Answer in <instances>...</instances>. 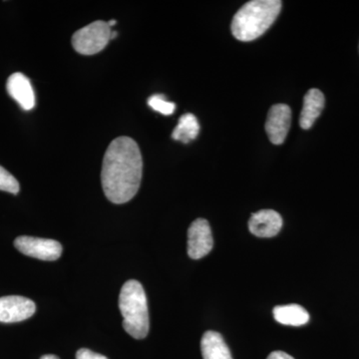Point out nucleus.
Here are the masks:
<instances>
[{
	"mask_svg": "<svg viewBox=\"0 0 359 359\" xmlns=\"http://www.w3.org/2000/svg\"><path fill=\"white\" fill-rule=\"evenodd\" d=\"M143 160L138 144L129 137L111 142L104 155L101 183L106 197L114 204L133 199L140 188Z\"/></svg>",
	"mask_w": 359,
	"mask_h": 359,
	"instance_id": "1",
	"label": "nucleus"
},
{
	"mask_svg": "<svg viewBox=\"0 0 359 359\" xmlns=\"http://www.w3.org/2000/svg\"><path fill=\"white\" fill-rule=\"evenodd\" d=\"M282 9L280 0H252L233 16L231 29L240 41L259 39L273 25Z\"/></svg>",
	"mask_w": 359,
	"mask_h": 359,
	"instance_id": "2",
	"label": "nucleus"
},
{
	"mask_svg": "<svg viewBox=\"0 0 359 359\" xmlns=\"http://www.w3.org/2000/svg\"><path fill=\"white\" fill-rule=\"evenodd\" d=\"M119 309L123 316V327L136 339L147 337L150 320L147 297L138 280L125 283L120 292Z\"/></svg>",
	"mask_w": 359,
	"mask_h": 359,
	"instance_id": "3",
	"label": "nucleus"
},
{
	"mask_svg": "<svg viewBox=\"0 0 359 359\" xmlns=\"http://www.w3.org/2000/svg\"><path fill=\"white\" fill-rule=\"evenodd\" d=\"M111 27L108 22L97 20L75 32L72 36L73 48L83 55H93L105 48L111 40Z\"/></svg>",
	"mask_w": 359,
	"mask_h": 359,
	"instance_id": "4",
	"label": "nucleus"
},
{
	"mask_svg": "<svg viewBox=\"0 0 359 359\" xmlns=\"http://www.w3.org/2000/svg\"><path fill=\"white\" fill-rule=\"evenodd\" d=\"M14 245L21 254L42 261H56L62 255V245L50 238L21 236L14 241Z\"/></svg>",
	"mask_w": 359,
	"mask_h": 359,
	"instance_id": "5",
	"label": "nucleus"
},
{
	"mask_svg": "<svg viewBox=\"0 0 359 359\" xmlns=\"http://www.w3.org/2000/svg\"><path fill=\"white\" fill-rule=\"evenodd\" d=\"M214 247L211 226L207 219H197L188 230V255L191 259H200L207 256Z\"/></svg>",
	"mask_w": 359,
	"mask_h": 359,
	"instance_id": "6",
	"label": "nucleus"
},
{
	"mask_svg": "<svg viewBox=\"0 0 359 359\" xmlns=\"http://www.w3.org/2000/svg\"><path fill=\"white\" fill-rule=\"evenodd\" d=\"M36 306L32 299L20 295L0 297V323H20L32 318Z\"/></svg>",
	"mask_w": 359,
	"mask_h": 359,
	"instance_id": "7",
	"label": "nucleus"
},
{
	"mask_svg": "<svg viewBox=\"0 0 359 359\" xmlns=\"http://www.w3.org/2000/svg\"><path fill=\"white\" fill-rule=\"evenodd\" d=\"M292 123V110L285 104H276L269 111L266 131L269 141L280 145L287 138Z\"/></svg>",
	"mask_w": 359,
	"mask_h": 359,
	"instance_id": "8",
	"label": "nucleus"
},
{
	"mask_svg": "<svg viewBox=\"0 0 359 359\" xmlns=\"http://www.w3.org/2000/svg\"><path fill=\"white\" fill-rule=\"evenodd\" d=\"M283 226V218L273 210H262L252 215L249 221V230L259 238L275 237Z\"/></svg>",
	"mask_w": 359,
	"mask_h": 359,
	"instance_id": "9",
	"label": "nucleus"
},
{
	"mask_svg": "<svg viewBox=\"0 0 359 359\" xmlns=\"http://www.w3.org/2000/svg\"><path fill=\"white\" fill-rule=\"evenodd\" d=\"M7 92L23 110H32L35 106V94L32 82L22 73H13L6 83Z\"/></svg>",
	"mask_w": 359,
	"mask_h": 359,
	"instance_id": "10",
	"label": "nucleus"
},
{
	"mask_svg": "<svg viewBox=\"0 0 359 359\" xmlns=\"http://www.w3.org/2000/svg\"><path fill=\"white\" fill-rule=\"evenodd\" d=\"M325 99L323 92L318 89H311L304 98V106L299 117V125L302 129L309 130L325 108Z\"/></svg>",
	"mask_w": 359,
	"mask_h": 359,
	"instance_id": "11",
	"label": "nucleus"
},
{
	"mask_svg": "<svg viewBox=\"0 0 359 359\" xmlns=\"http://www.w3.org/2000/svg\"><path fill=\"white\" fill-rule=\"evenodd\" d=\"M201 351L204 359H233L229 346L219 332H205L201 340Z\"/></svg>",
	"mask_w": 359,
	"mask_h": 359,
	"instance_id": "12",
	"label": "nucleus"
},
{
	"mask_svg": "<svg viewBox=\"0 0 359 359\" xmlns=\"http://www.w3.org/2000/svg\"><path fill=\"white\" fill-rule=\"evenodd\" d=\"M273 318L278 323L283 325L301 327L306 325L309 320V314L306 309L299 304H287L276 306L273 311Z\"/></svg>",
	"mask_w": 359,
	"mask_h": 359,
	"instance_id": "13",
	"label": "nucleus"
},
{
	"mask_svg": "<svg viewBox=\"0 0 359 359\" xmlns=\"http://www.w3.org/2000/svg\"><path fill=\"white\" fill-rule=\"evenodd\" d=\"M200 132V124L195 115L188 113L181 116L178 125L172 133V138L174 140L189 143L197 138Z\"/></svg>",
	"mask_w": 359,
	"mask_h": 359,
	"instance_id": "14",
	"label": "nucleus"
},
{
	"mask_svg": "<svg viewBox=\"0 0 359 359\" xmlns=\"http://www.w3.org/2000/svg\"><path fill=\"white\" fill-rule=\"evenodd\" d=\"M148 105L152 108L156 112H159L163 115H172L176 110V105L175 103L168 101L165 96L156 94V95L151 96L148 99Z\"/></svg>",
	"mask_w": 359,
	"mask_h": 359,
	"instance_id": "15",
	"label": "nucleus"
},
{
	"mask_svg": "<svg viewBox=\"0 0 359 359\" xmlns=\"http://www.w3.org/2000/svg\"><path fill=\"white\" fill-rule=\"evenodd\" d=\"M20 183L4 167L0 166V191L11 194L20 192Z\"/></svg>",
	"mask_w": 359,
	"mask_h": 359,
	"instance_id": "16",
	"label": "nucleus"
},
{
	"mask_svg": "<svg viewBox=\"0 0 359 359\" xmlns=\"http://www.w3.org/2000/svg\"><path fill=\"white\" fill-rule=\"evenodd\" d=\"M76 359H108L102 354L94 353L87 348H81L77 351Z\"/></svg>",
	"mask_w": 359,
	"mask_h": 359,
	"instance_id": "17",
	"label": "nucleus"
},
{
	"mask_svg": "<svg viewBox=\"0 0 359 359\" xmlns=\"http://www.w3.org/2000/svg\"><path fill=\"white\" fill-rule=\"evenodd\" d=\"M266 359H294L290 354L283 353V351H273L268 356Z\"/></svg>",
	"mask_w": 359,
	"mask_h": 359,
	"instance_id": "18",
	"label": "nucleus"
},
{
	"mask_svg": "<svg viewBox=\"0 0 359 359\" xmlns=\"http://www.w3.org/2000/svg\"><path fill=\"white\" fill-rule=\"evenodd\" d=\"M40 359H59V358L58 356L53 355V354H47V355H43Z\"/></svg>",
	"mask_w": 359,
	"mask_h": 359,
	"instance_id": "19",
	"label": "nucleus"
},
{
	"mask_svg": "<svg viewBox=\"0 0 359 359\" xmlns=\"http://www.w3.org/2000/svg\"><path fill=\"white\" fill-rule=\"evenodd\" d=\"M117 32H111V39H115L117 37Z\"/></svg>",
	"mask_w": 359,
	"mask_h": 359,
	"instance_id": "20",
	"label": "nucleus"
},
{
	"mask_svg": "<svg viewBox=\"0 0 359 359\" xmlns=\"http://www.w3.org/2000/svg\"><path fill=\"white\" fill-rule=\"evenodd\" d=\"M116 20H110L109 22H108V25L110 26L111 28H112V26H114L116 25Z\"/></svg>",
	"mask_w": 359,
	"mask_h": 359,
	"instance_id": "21",
	"label": "nucleus"
}]
</instances>
